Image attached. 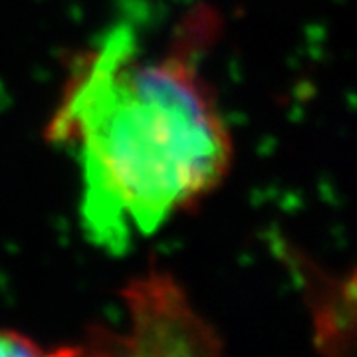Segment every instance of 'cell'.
Listing matches in <instances>:
<instances>
[{
    "mask_svg": "<svg viewBox=\"0 0 357 357\" xmlns=\"http://www.w3.org/2000/svg\"><path fill=\"white\" fill-rule=\"evenodd\" d=\"M218 34L217 10L195 4L159 48L117 24L72 62L46 137L76 155L91 243L121 252L227 178L232 137L204 76Z\"/></svg>",
    "mask_w": 357,
    "mask_h": 357,
    "instance_id": "cell-1",
    "label": "cell"
},
{
    "mask_svg": "<svg viewBox=\"0 0 357 357\" xmlns=\"http://www.w3.org/2000/svg\"><path fill=\"white\" fill-rule=\"evenodd\" d=\"M119 294L128 307L126 330L89 328L76 357H225L218 332L173 274L151 264Z\"/></svg>",
    "mask_w": 357,
    "mask_h": 357,
    "instance_id": "cell-2",
    "label": "cell"
},
{
    "mask_svg": "<svg viewBox=\"0 0 357 357\" xmlns=\"http://www.w3.org/2000/svg\"><path fill=\"white\" fill-rule=\"evenodd\" d=\"M304 290L314 344L324 357H356V274L335 276L316 266L300 252L288 255Z\"/></svg>",
    "mask_w": 357,
    "mask_h": 357,
    "instance_id": "cell-3",
    "label": "cell"
},
{
    "mask_svg": "<svg viewBox=\"0 0 357 357\" xmlns=\"http://www.w3.org/2000/svg\"><path fill=\"white\" fill-rule=\"evenodd\" d=\"M76 345L44 351L34 340L16 330H0V357H76Z\"/></svg>",
    "mask_w": 357,
    "mask_h": 357,
    "instance_id": "cell-4",
    "label": "cell"
}]
</instances>
